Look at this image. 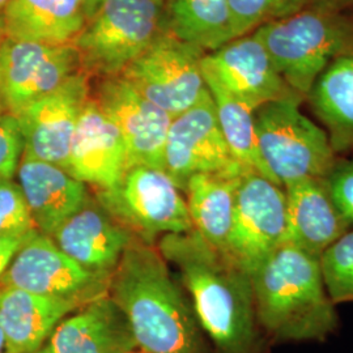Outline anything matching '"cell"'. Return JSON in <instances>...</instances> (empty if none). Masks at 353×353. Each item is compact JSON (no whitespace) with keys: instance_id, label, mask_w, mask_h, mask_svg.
I'll return each mask as SVG.
<instances>
[{"instance_id":"cb8c5ba5","label":"cell","mask_w":353,"mask_h":353,"mask_svg":"<svg viewBox=\"0 0 353 353\" xmlns=\"http://www.w3.org/2000/svg\"><path fill=\"white\" fill-rule=\"evenodd\" d=\"M241 174H195L183 189L194 230L212 248L225 254Z\"/></svg>"},{"instance_id":"ffe728a7","label":"cell","mask_w":353,"mask_h":353,"mask_svg":"<svg viewBox=\"0 0 353 353\" xmlns=\"http://www.w3.org/2000/svg\"><path fill=\"white\" fill-rule=\"evenodd\" d=\"M16 176L38 232L49 237L89 199L85 183L58 165L23 156Z\"/></svg>"},{"instance_id":"603a6c76","label":"cell","mask_w":353,"mask_h":353,"mask_svg":"<svg viewBox=\"0 0 353 353\" xmlns=\"http://www.w3.org/2000/svg\"><path fill=\"white\" fill-rule=\"evenodd\" d=\"M307 97L335 153L353 151V49L328 64Z\"/></svg>"},{"instance_id":"7c38bea8","label":"cell","mask_w":353,"mask_h":353,"mask_svg":"<svg viewBox=\"0 0 353 353\" xmlns=\"http://www.w3.org/2000/svg\"><path fill=\"white\" fill-rule=\"evenodd\" d=\"M81 67L74 45L6 38L0 50V96L8 114L61 88Z\"/></svg>"},{"instance_id":"277c9868","label":"cell","mask_w":353,"mask_h":353,"mask_svg":"<svg viewBox=\"0 0 353 353\" xmlns=\"http://www.w3.org/2000/svg\"><path fill=\"white\" fill-rule=\"evenodd\" d=\"M265 45L279 74L301 97L343 52L353 49V26L321 0L252 32Z\"/></svg>"},{"instance_id":"4dcf8cb0","label":"cell","mask_w":353,"mask_h":353,"mask_svg":"<svg viewBox=\"0 0 353 353\" xmlns=\"http://www.w3.org/2000/svg\"><path fill=\"white\" fill-rule=\"evenodd\" d=\"M330 195L345 221L353 227V157L336 160L325 178Z\"/></svg>"},{"instance_id":"d4e9b609","label":"cell","mask_w":353,"mask_h":353,"mask_svg":"<svg viewBox=\"0 0 353 353\" xmlns=\"http://www.w3.org/2000/svg\"><path fill=\"white\" fill-rule=\"evenodd\" d=\"M163 12L168 33L205 54L233 39L229 0H166Z\"/></svg>"},{"instance_id":"ac0fdd59","label":"cell","mask_w":353,"mask_h":353,"mask_svg":"<svg viewBox=\"0 0 353 353\" xmlns=\"http://www.w3.org/2000/svg\"><path fill=\"white\" fill-rule=\"evenodd\" d=\"M283 188L287 198L284 243L321 258L335 241L352 229L332 201L325 178L297 179Z\"/></svg>"},{"instance_id":"83f0119b","label":"cell","mask_w":353,"mask_h":353,"mask_svg":"<svg viewBox=\"0 0 353 353\" xmlns=\"http://www.w3.org/2000/svg\"><path fill=\"white\" fill-rule=\"evenodd\" d=\"M319 265L328 296L334 303L353 301V229L321 255Z\"/></svg>"},{"instance_id":"9c48e42d","label":"cell","mask_w":353,"mask_h":353,"mask_svg":"<svg viewBox=\"0 0 353 353\" xmlns=\"http://www.w3.org/2000/svg\"><path fill=\"white\" fill-rule=\"evenodd\" d=\"M285 190L256 172L245 170L237 182L227 254L249 275L284 243Z\"/></svg>"},{"instance_id":"f35d334b","label":"cell","mask_w":353,"mask_h":353,"mask_svg":"<svg viewBox=\"0 0 353 353\" xmlns=\"http://www.w3.org/2000/svg\"><path fill=\"white\" fill-rule=\"evenodd\" d=\"M153 1H154L157 6H160V7H164L165 1H166V0H153Z\"/></svg>"},{"instance_id":"30bf717a","label":"cell","mask_w":353,"mask_h":353,"mask_svg":"<svg viewBox=\"0 0 353 353\" xmlns=\"http://www.w3.org/2000/svg\"><path fill=\"white\" fill-rule=\"evenodd\" d=\"M110 276L87 271L64 254L51 237L36 233L14 255L0 287L85 303L108 294Z\"/></svg>"},{"instance_id":"f546056e","label":"cell","mask_w":353,"mask_h":353,"mask_svg":"<svg viewBox=\"0 0 353 353\" xmlns=\"http://www.w3.org/2000/svg\"><path fill=\"white\" fill-rule=\"evenodd\" d=\"M24 141L19 122L12 114L0 119V178L13 179L21 161Z\"/></svg>"},{"instance_id":"ba28073f","label":"cell","mask_w":353,"mask_h":353,"mask_svg":"<svg viewBox=\"0 0 353 353\" xmlns=\"http://www.w3.org/2000/svg\"><path fill=\"white\" fill-rule=\"evenodd\" d=\"M204 51L164 30L121 74L148 101L176 118L194 106L207 84Z\"/></svg>"},{"instance_id":"8d00e7d4","label":"cell","mask_w":353,"mask_h":353,"mask_svg":"<svg viewBox=\"0 0 353 353\" xmlns=\"http://www.w3.org/2000/svg\"><path fill=\"white\" fill-rule=\"evenodd\" d=\"M8 113L7 112V109H6V105H4V102H3V99H1V96H0V119L6 115V114Z\"/></svg>"},{"instance_id":"e575fe53","label":"cell","mask_w":353,"mask_h":353,"mask_svg":"<svg viewBox=\"0 0 353 353\" xmlns=\"http://www.w3.org/2000/svg\"><path fill=\"white\" fill-rule=\"evenodd\" d=\"M102 0H88L89 10H90V16L96 12V10L100 7Z\"/></svg>"},{"instance_id":"60d3db41","label":"cell","mask_w":353,"mask_h":353,"mask_svg":"<svg viewBox=\"0 0 353 353\" xmlns=\"http://www.w3.org/2000/svg\"><path fill=\"white\" fill-rule=\"evenodd\" d=\"M130 353H145V352H143V351H141V352H134V351H132V352H130Z\"/></svg>"},{"instance_id":"484cf974","label":"cell","mask_w":353,"mask_h":353,"mask_svg":"<svg viewBox=\"0 0 353 353\" xmlns=\"http://www.w3.org/2000/svg\"><path fill=\"white\" fill-rule=\"evenodd\" d=\"M202 70L207 88L214 102L219 125L233 157L245 169L256 172L275 182L259 153L254 110L224 88L203 64Z\"/></svg>"},{"instance_id":"4316f807","label":"cell","mask_w":353,"mask_h":353,"mask_svg":"<svg viewBox=\"0 0 353 353\" xmlns=\"http://www.w3.org/2000/svg\"><path fill=\"white\" fill-rule=\"evenodd\" d=\"M312 3L314 0H229L233 39L300 12Z\"/></svg>"},{"instance_id":"d590c367","label":"cell","mask_w":353,"mask_h":353,"mask_svg":"<svg viewBox=\"0 0 353 353\" xmlns=\"http://www.w3.org/2000/svg\"><path fill=\"white\" fill-rule=\"evenodd\" d=\"M0 353H7V348H6V341H4V335H3L1 327H0Z\"/></svg>"},{"instance_id":"7a4b0ae2","label":"cell","mask_w":353,"mask_h":353,"mask_svg":"<svg viewBox=\"0 0 353 353\" xmlns=\"http://www.w3.org/2000/svg\"><path fill=\"white\" fill-rule=\"evenodd\" d=\"M108 294L143 352L208 353L192 306L152 243L132 240L110 275Z\"/></svg>"},{"instance_id":"44dd1931","label":"cell","mask_w":353,"mask_h":353,"mask_svg":"<svg viewBox=\"0 0 353 353\" xmlns=\"http://www.w3.org/2000/svg\"><path fill=\"white\" fill-rule=\"evenodd\" d=\"M81 305L0 287V327L7 353H33L45 347L54 330Z\"/></svg>"},{"instance_id":"ab89813d","label":"cell","mask_w":353,"mask_h":353,"mask_svg":"<svg viewBox=\"0 0 353 353\" xmlns=\"http://www.w3.org/2000/svg\"><path fill=\"white\" fill-rule=\"evenodd\" d=\"M33 353H49V351H48V350H46V347H43V348H42V350H39V351H36V352H33Z\"/></svg>"},{"instance_id":"836d02e7","label":"cell","mask_w":353,"mask_h":353,"mask_svg":"<svg viewBox=\"0 0 353 353\" xmlns=\"http://www.w3.org/2000/svg\"><path fill=\"white\" fill-rule=\"evenodd\" d=\"M6 38H7V34H6V29H4L3 13H0V50H1V46H3L4 41H6Z\"/></svg>"},{"instance_id":"8992f818","label":"cell","mask_w":353,"mask_h":353,"mask_svg":"<svg viewBox=\"0 0 353 353\" xmlns=\"http://www.w3.org/2000/svg\"><path fill=\"white\" fill-rule=\"evenodd\" d=\"M163 7L153 0H102L74 46L87 74L119 76L164 32Z\"/></svg>"},{"instance_id":"5b68a950","label":"cell","mask_w":353,"mask_h":353,"mask_svg":"<svg viewBox=\"0 0 353 353\" xmlns=\"http://www.w3.org/2000/svg\"><path fill=\"white\" fill-rule=\"evenodd\" d=\"M301 99L268 102L254 112L261 157L274 181L327 176L336 163L327 132L300 110Z\"/></svg>"},{"instance_id":"3957f363","label":"cell","mask_w":353,"mask_h":353,"mask_svg":"<svg viewBox=\"0 0 353 353\" xmlns=\"http://www.w3.org/2000/svg\"><path fill=\"white\" fill-rule=\"evenodd\" d=\"M250 279L259 327L272 341H322L338 327L319 258L283 243Z\"/></svg>"},{"instance_id":"5bb4252c","label":"cell","mask_w":353,"mask_h":353,"mask_svg":"<svg viewBox=\"0 0 353 353\" xmlns=\"http://www.w3.org/2000/svg\"><path fill=\"white\" fill-rule=\"evenodd\" d=\"M93 100L119 128L128 166L147 165L164 170V148L172 117L144 99L122 76L103 77Z\"/></svg>"},{"instance_id":"d6a6232c","label":"cell","mask_w":353,"mask_h":353,"mask_svg":"<svg viewBox=\"0 0 353 353\" xmlns=\"http://www.w3.org/2000/svg\"><path fill=\"white\" fill-rule=\"evenodd\" d=\"M323 4H326L330 8L341 11L344 7L353 6V0H321Z\"/></svg>"},{"instance_id":"e0dca14e","label":"cell","mask_w":353,"mask_h":353,"mask_svg":"<svg viewBox=\"0 0 353 353\" xmlns=\"http://www.w3.org/2000/svg\"><path fill=\"white\" fill-rule=\"evenodd\" d=\"M128 168L126 144L119 128L89 97L77 121L67 172L97 190L114 186Z\"/></svg>"},{"instance_id":"d6986e66","label":"cell","mask_w":353,"mask_h":353,"mask_svg":"<svg viewBox=\"0 0 353 353\" xmlns=\"http://www.w3.org/2000/svg\"><path fill=\"white\" fill-rule=\"evenodd\" d=\"M45 347L49 353H130L138 344L122 309L103 294L65 316Z\"/></svg>"},{"instance_id":"7402d4cb","label":"cell","mask_w":353,"mask_h":353,"mask_svg":"<svg viewBox=\"0 0 353 353\" xmlns=\"http://www.w3.org/2000/svg\"><path fill=\"white\" fill-rule=\"evenodd\" d=\"M90 17L88 0H11L3 11L7 37L74 45Z\"/></svg>"},{"instance_id":"1f68e13d","label":"cell","mask_w":353,"mask_h":353,"mask_svg":"<svg viewBox=\"0 0 353 353\" xmlns=\"http://www.w3.org/2000/svg\"><path fill=\"white\" fill-rule=\"evenodd\" d=\"M29 239L0 234V279L6 274L7 268L11 265L14 255L20 250L23 243Z\"/></svg>"},{"instance_id":"f1b7e54d","label":"cell","mask_w":353,"mask_h":353,"mask_svg":"<svg viewBox=\"0 0 353 353\" xmlns=\"http://www.w3.org/2000/svg\"><path fill=\"white\" fill-rule=\"evenodd\" d=\"M36 233L39 232L20 185L0 178V234L29 239Z\"/></svg>"},{"instance_id":"52a82bcc","label":"cell","mask_w":353,"mask_h":353,"mask_svg":"<svg viewBox=\"0 0 353 353\" xmlns=\"http://www.w3.org/2000/svg\"><path fill=\"white\" fill-rule=\"evenodd\" d=\"M96 199L134 236L147 243L159 236L194 229L182 190L157 168L128 166L114 186L97 190Z\"/></svg>"},{"instance_id":"6da1fadb","label":"cell","mask_w":353,"mask_h":353,"mask_svg":"<svg viewBox=\"0 0 353 353\" xmlns=\"http://www.w3.org/2000/svg\"><path fill=\"white\" fill-rule=\"evenodd\" d=\"M189 292L198 323L217 353H262L250 275L194 229L157 246Z\"/></svg>"},{"instance_id":"74e56055","label":"cell","mask_w":353,"mask_h":353,"mask_svg":"<svg viewBox=\"0 0 353 353\" xmlns=\"http://www.w3.org/2000/svg\"><path fill=\"white\" fill-rule=\"evenodd\" d=\"M11 3V0H0V13H3L4 8Z\"/></svg>"},{"instance_id":"8fae6325","label":"cell","mask_w":353,"mask_h":353,"mask_svg":"<svg viewBox=\"0 0 353 353\" xmlns=\"http://www.w3.org/2000/svg\"><path fill=\"white\" fill-rule=\"evenodd\" d=\"M245 170L228 147L207 89L194 106L172 119L165 141L164 172L183 191L195 174H241Z\"/></svg>"},{"instance_id":"2e32d148","label":"cell","mask_w":353,"mask_h":353,"mask_svg":"<svg viewBox=\"0 0 353 353\" xmlns=\"http://www.w3.org/2000/svg\"><path fill=\"white\" fill-rule=\"evenodd\" d=\"M135 237L97 199L90 198L51 236L77 265L106 276L112 275Z\"/></svg>"},{"instance_id":"9a60e30c","label":"cell","mask_w":353,"mask_h":353,"mask_svg":"<svg viewBox=\"0 0 353 353\" xmlns=\"http://www.w3.org/2000/svg\"><path fill=\"white\" fill-rule=\"evenodd\" d=\"M219 83L255 112L268 102L301 99L279 74L254 33L234 38L202 59Z\"/></svg>"},{"instance_id":"4fadbf2b","label":"cell","mask_w":353,"mask_h":353,"mask_svg":"<svg viewBox=\"0 0 353 353\" xmlns=\"http://www.w3.org/2000/svg\"><path fill=\"white\" fill-rule=\"evenodd\" d=\"M88 99L87 75L79 72L61 88L13 115L24 141L23 156L67 170L77 121Z\"/></svg>"}]
</instances>
